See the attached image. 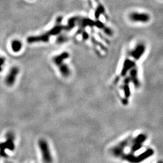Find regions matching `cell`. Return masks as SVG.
I'll return each instance as SVG.
<instances>
[{"label": "cell", "instance_id": "obj_1", "mask_svg": "<svg viewBox=\"0 0 163 163\" xmlns=\"http://www.w3.org/2000/svg\"><path fill=\"white\" fill-rule=\"evenodd\" d=\"M57 20H58L57 21L58 22L53 28L40 35L29 36L27 39V42L29 44L48 42L52 36L59 35L63 30V27L60 25V22H59V21L58 19Z\"/></svg>", "mask_w": 163, "mask_h": 163}, {"label": "cell", "instance_id": "obj_2", "mask_svg": "<svg viewBox=\"0 0 163 163\" xmlns=\"http://www.w3.org/2000/svg\"><path fill=\"white\" fill-rule=\"evenodd\" d=\"M70 54L67 52H63L53 58L52 61L58 70L61 76L65 78H68L71 76V70L65 61L69 58Z\"/></svg>", "mask_w": 163, "mask_h": 163}, {"label": "cell", "instance_id": "obj_3", "mask_svg": "<svg viewBox=\"0 0 163 163\" xmlns=\"http://www.w3.org/2000/svg\"><path fill=\"white\" fill-rule=\"evenodd\" d=\"M38 146L43 162L44 163H53V158L48 142L45 139H40L38 141Z\"/></svg>", "mask_w": 163, "mask_h": 163}, {"label": "cell", "instance_id": "obj_4", "mask_svg": "<svg viewBox=\"0 0 163 163\" xmlns=\"http://www.w3.org/2000/svg\"><path fill=\"white\" fill-rule=\"evenodd\" d=\"M129 19L130 21L133 22L144 24L149 22L150 20V16L148 13L133 12L129 14Z\"/></svg>", "mask_w": 163, "mask_h": 163}, {"label": "cell", "instance_id": "obj_5", "mask_svg": "<svg viewBox=\"0 0 163 163\" xmlns=\"http://www.w3.org/2000/svg\"><path fill=\"white\" fill-rule=\"evenodd\" d=\"M146 50V46L143 44H137L135 48L130 51L129 54L130 56L132 57L135 61L139 60L143 55L144 54Z\"/></svg>", "mask_w": 163, "mask_h": 163}, {"label": "cell", "instance_id": "obj_6", "mask_svg": "<svg viewBox=\"0 0 163 163\" xmlns=\"http://www.w3.org/2000/svg\"><path fill=\"white\" fill-rule=\"evenodd\" d=\"M19 72L20 70L18 67H13L10 68L6 78V84L7 86H11L14 85Z\"/></svg>", "mask_w": 163, "mask_h": 163}, {"label": "cell", "instance_id": "obj_7", "mask_svg": "<svg viewBox=\"0 0 163 163\" xmlns=\"http://www.w3.org/2000/svg\"><path fill=\"white\" fill-rule=\"evenodd\" d=\"M129 76L127 77L129 79L130 83H132L135 87L139 88L140 86V82L138 79V71L136 67H134L129 72Z\"/></svg>", "mask_w": 163, "mask_h": 163}, {"label": "cell", "instance_id": "obj_8", "mask_svg": "<svg viewBox=\"0 0 163 163\" xmlns=\"http://www.w3.org/2000/svg\"><path fill=\"white\" fill-rule=\"evenodd\" d=\"M22 47V44L19 40L17 39L13 40L11 43V48L13 52L15 53L19 52L21 50Z\"/></svg>", "mask_w": 163, "mask_h": 163}, {"label": "cell", "instance_id": "obj_9", "mask_svg": "<svg viewBox=\"0 0 163 163\" xmlns=\"http://www.w3.org/2000/svg\"><path fill=\"white\" fill-rule=\"evenodd\" d=\"M6 149H9L12 150L14 149V144L12 143L11 140H8L4 143L0 144V149H1V153H3Z\"/></svg>", "mask_w": 163, "mask_h": 163}, {"label": "cell", "instance_id": "obj_10", "mask_svg": "<svg viewBox=\"0 0 163 163\" xmlns=\"http://www.w3.org/2000/svg\"><path fill=\"white\" fill-rule=\"evenodd\" d=\"M158 163H162V161H159Z\"/></svg>", "mask_w": 163, "mask_h": 163}]
</instances>
